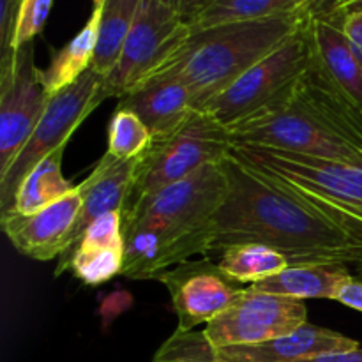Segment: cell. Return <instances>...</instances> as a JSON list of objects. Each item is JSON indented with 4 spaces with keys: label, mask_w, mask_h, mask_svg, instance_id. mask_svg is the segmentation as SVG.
Segmentation results:
<instances>
[{
    "label": "cell",
    "mask_w": 362,
    "mask_h": 362,
    "mask_svg": "<svg viewBox=\"0 0 362 362\" xmlns=\"http://www.w3.org/2000/svg\"><path fill=\"white\" fill-rule=\"evenodd\" d=\"M361 349L356 339L331 331L306 324L290 334L279 336L271 341L258 345L226 346L219 349L223 359L228 362H296L311 359L331 352H349Z\"/></svg>",
    "instance_id": "cell-17"
},
{
    "label": "cell",
    "mask_w": 362,
    "mask_h": 362,
    "mask_svg": "<svg viewBox=\"0 0 362 362\" xmlns=\"http://www.w3.org/2000/svg\"><path fill=\"white\" fill-rule=\"evenodd\" d=\"M81 244L87 246H112L124 247L122 214L120 212H106L88 225L81 237ZM78 250V247H76Z\"/></svg>",
    "instance_id": "cell-28"
},
{
    "label": "cell",
    "mask_w": 362,
    "mask_h": 362,
    "mask_svg": "<svg viewBox=\"0 0 362 362\" xmlns=\"http://www.w3.org/2000/svg\"><path fill=\"white\" fill-rule=\"evenodd\" d=\"M354 267H356L357 278H361V279H362V260L359 262V264H356V265H354Z\"/></svg>",
    "instance_id": "cell-36"
},
{
    "label": "cell",
    "mask_w": 362,
    "mask_h": 362,
    "mask_svg": "<svg viewBox=\"0 0 362 362\" xmlns=\"http://www.w3.org/2000/svg\"><path fill=\"white\" fill-rule=\"evenodd\" d=\"M232 151L255 168L296 187L315 207L362 240V163L251 145H232Z\"/></svg>",
    "instance_id": "cell-5"
},
{
    "label": "cell",
    "mask_w": 362,
    "mask_h": 362,
    "mask_svg": "<svg viewBox=\"0 0 362 362\" xmlns=\"http://www.w3.org/2000/svg\"><path fill=\"white\" fill-rule=\"evenodd\" d=\"M152 362H228L212 345L205 331L175 329L154 354Z\"/></svg>",
    "instance_id": "cell-26"
},
{
    "label": "cell",
    "mask_w": 362,
    "mask_h": 362,
    "mask_svg": "<svg viewBox=\"0 0 362 362\" xmlns=\"http://www.w3.org/2000/svg\"><path fill=\"white\" fill-rule=\"evenodd\" d=\"M218 265L235 285H255L290 267L285 255L264 244H237L219 255Z\"/></svg>",
    "instance_id": "cell-22"
},
{
    "label": "cell",
    "mask_w": 362,
    "mask_h": 362,
    "mask_svg": "<svg viewBox=\"0 0 362 362\" xmlns=\"http://www.w3.org/2000/svg\"><path fill=\"white\" fill-rule=\"evenodd\" d=\"M117 108L136 113L152 138L170 134L197 112L189 88L175 78L165 76H152L138 83L119 99Z\"/></svg>",
    "instance_id": "cell-16"
},
{
    "label": "cell",
    "mask_w": 362,
    "mask_h": 362,
    "mask_svg": "<svg viewBox=\"0 0 362 362\" xmlns=\"http://www.w3.org/2000/svg\"><path fill=\"white\" fill-rule=\"evenodd\" d=\"M311 66L310 20L281 46L240 74L200 112L214 117L226 129L290 98Z\"/></svg>",
    "instance_id": "cell-6"
},
{
    "label": "cell",
    "mask_w": 362,
    "mask_h": 362,
    "mask_svg": "<svg viewBox=\"0 0 362 362\" xmlns=\"http://www.w3.org/2000/svg\"><path fill=\"white\" fill-rule=\"evenodd\" d=\"M21 0H0V73L14 64V37H16L18 16Z\"/></svg>",
    "instance_id": "cell-29"
},
{
    "label": "cell",
    "mask_w": 362,
    "mask_h": 362,
    "mask_svg": "<svg viewBox=\"0 0 362 362\" xmlns=\"http://www.w3.org/2000/svg\"><path fill=\"white\" fill-rule=\"evenodd\" d=\"M232 145L362 163V113L311 69L288 99L230 127Z\"/></svg>",
    "instance_id": "cell-2"
},
{
    "label": "cell",
    "mask_w": 362,
    "mask_h": 362,
    "mask_svg": "<svg viewBox=\"0 0 362 362\" xmlns=\"http://www.w3.org/2000/svg\"><path fill=\"white\" fill-rule=\"evenodd\" d=\"M306 21L300 13H290L197 28L148 78L165 76L182 81L193 94L198 110L281 46Z\"/></svg>",
    "instance_id": "cell-3"
},
{
    "label": "cell",
    "mask_w": 362,
    "mask_h": 362,
    "mask_svg": "<svg viewBox=\"0 0 362 362\" xmlns=\"http://www.w3.org/2000/svg\"><path fill=\"white\" fill-rule=\"evenodd\" d=\"M122 267L124 247L81 244L67 262L66 271L73 272L85 285L99 286L122 274Z\"/></svg>",
    "instance_id": "cell-24"
},
{
    "label": "cell",
    "mask_w": 362,
    "mask_h": 362,
    "mask_svg": "<svg viewBox=\"0 0 362 362\" xmlns=\"http://www.w3.org/2000/svg\"><path fill=\"white\" fill-rule=\"evenodd\" d=\"M80 212L81 194L74 187L59 202L32 214H0V225L9 243L23 257L39 262L59 260L69 250Z\"/></svg>",
    "instance_id": "cell-13"
},
{
    "label": "cell",
    "mask_w": 362,
    "mask_h": 362,
    "mask_svg": "<svg viewBox=\"0 0 362 362\" xmlns=\"http://www.w3.org/2000/svg\"><path fill=\"white\" fill-rule=\"evenodd\" d=\"M49 99L34 62V45L28 42L18 49L13 66L0 73V175L34 133Z\"/></svg>",
    "instance_id": "cell-11"
},
{
    "label": "cell",
    "mask_w": 362,
    "mask_h": 362,
    "mask_svg": "<svg viewBox=\"0 0 362 362\" xmlns=\"http://www.w3.org/2000/svg\"><path fill=\"white\" fill-rule=\"evenodd\" d=\"M92 2H94V6H99V4H101L103 0H92Z\"/></svg>",
    "instance_id": "cell-38"
},
{
    "label": "cell",
    "mask_w": 362,
    "mask_h": 362,
    "mask_svg": "<svg viewBox=\"0 0 362 362\" xmlns=\"http://www.w3.org/2000/svg\"><path fill=\"white\" fill-rule=\"evenodd\" d=\"M156 281L166 286L175 310L177 329L193 331L225 313L244 288L230 281L209 257L187 260L163 272Z\"/></svg>",
    "instance_id": "cell-12"
},
{
    "label": "cell",
    "mask_w": 362,
    "mask_h": 362,
    "mask_svg": "<svg viewBox=\"0 0 362 362\" xmlns=\"http://www.w3.org/2000/svg\"><path fill=\"white\" fill-rule=\"evenodd\" d=\"M141 0H103L98 48L90 69L103 78L112 73L122 49L124 41L140 11Z\"/></svg>",
    "instance_id": "cell-21"
},
{
    "label": "cell",
    "mask_w": 362,
    "mask_h": 362,
    "mask_svg": "<svg viewBox=\"0 0 362 362\" xmlns=\"http://www.w3.org/2000/svg\"><path fill=\"white\" fill-rule=\"evenodd\" d=\"M304 0H212L193 21L191 30L237 21H255L299 13Z\"/></svg>",
    "instance_id": "cell-23"
},
{
    "label": "cell",
    "mask_w": 362,
    "mask_h": 362,
    "mask_svg": "<svg viewBox=\"0 0 362 362\" xmlns=\"http://www.w3.org/2000/svg\"><path fill=\"white\" fill-rule=\"evenodd\" d=\"M349 265L311 264L290 265L279 274L250 285L258 292L274 293L288 299H331L334 300L339 286L350 278Z\"/></svg>",
    "instance_id": "cell-18"
},
{
    "label": "cell",
    "mask_w": 362,
    "mask_h": 362,
    "mask_svg": "<svg viewBox=\"0 0 362 362\" xmlns=\"http://www.w3.org/2000/svg\"><path fill=\"white\" fill-rule=\"evenodd\" d=\"M136 166L138 158L119 159L105 152L90 175L83 182L78 184L76 187L81 194V212L76 226H74L73 237H71L69 250L57 260L55 276L66 272L67 262L73 257L76 247L80 246L85 230L94 219L106 214V212H120L122 214Z\"/></svg>",
    "instance_id": "cell-15"
},
{
    "label": "cell",
    "mask_w": 362,
    "mask_h": 362,
    "mask_svg": "<svg viewBox=\"0 0 362 362\" xmlns=\"http://www.w3.org/2000/svg\"><path fill=\"white\" fill-rule=\"evenodd\" d=\"M99 23H101V4L94 6L83 28L52 57L49 66L45 71L41 69L42 83L49 95L73 85L78 78L90 69L98 48Z\"/></svg>",
    "instance_id": "cell-19"
},
{
    "label": "cell",
    "mask_w": 362,
    "mask_h": 362,
    "mask_svg": "<svg viewBox=\"0 0 362 362\" xmlns=\"http://www.w3.org/2000/svg\"><path fill=\"white\" fill-rule=\"evenodd\" d=\"M334 300H338L343 306L350 308V310H356L362 313V279L356 278V276H350V278L346 279V281H343V285L339 286Z\"/></svg>",
    "instance_id": "cell-30"
},
{
    "label": "cell",
    "mask_w": 362,
    "mask_h": 362,
    "mask_svg": "<svg viewBox=\"0 0 362 362\" xmlns=\"http://www.w3.org/2000/svg\"><path fill=\"white\" fill-rule=\"evenodd\" d=\"M308 324L304 300L244 288L239 299L205 325V334L216 349L258 345L290 334Z\"/></svg>",
    "instance_id": "cell-10"
},
{
    "label": "cell",
    "mask_w": 362,
    "mask_h": 362,
    "mask_svg": "<svg viewBox=\"0 0 362 362\" xmlns=\"http://www.w3.org/2000/svg\"><path fill=\"white\" fill-rule=\"evenodd\" d=\"M230 151V131L200 110L170 134L152 138L147 151L138 158L122 223L165 187L193 175L204 166L225 161Z\"/></svg>",
    "instance_id": "cell-4"
},
{
    "label": "cell",
    "mask_w": 362,
    "mask_h": 362,
    "mask_svg": "<svg viewBox=\"0 0 362 362\" xmlns=\"http://www.w3.org/2000/svg\"><path fill=\"white\" fill-rule=\"evenodd\" d=\"M311 66L322 83L362 113V64L341 28L338 14L310 20Z\"/></svg>",
    "instance_id": "cell-14"
},
{
    "label": "cell",
    "mask_w": 362,
    "mask_h": 362,
    "mask_svg": "<svg viewBox=\"0 0 362 362\" xmlns=\"http://www.w3.org/2000/svg\"><path fill=\"white\" fill-rule=\"evenodd\" d=\"M165 2L168 4V6L175 7V9H177V7H179V0H165Z\"/></svg>",
    "instance_id": "cell-37"
},
{
    "label": "cell",
    "mask_w": 362,
    "mask_h": 362,
    "mask_svg": "<svg viewBox=\"0 0 362 362\" xmlns=\"http://www.w3.org/2000/svg\"><path fill=\"white\" fill-rule=\"evenodd\" d=\"M191 34V27L165 0H141L133 27L124 41L112 73L103 81L99 98L120 99L151 76Z\"/></svg>",
    "instance_id": "cell-9"
},
{
    "label": "cell",
    "mask_w": 362,
    "mask_h": 362,
    "mask_svg": "<svg viewBox=\"0 0 362 362\" xmlns=\"http://www.w3.org/2000/svg\"><path fill=\"white\" fill-rule=\"evenodd\" d=\"M296 362H362V349L349 350V352L322 354V356L311 357V359L296 361Z\"/></svg>",
    "instance_id": "cell-33"
},
{
    "label": "cell",
    "mask_w": 362,
    "mask_h": 362,
    "mask_svg": "<svg viewBox=\"0 0 362 362\" xmlns=\"http://www.w3.org/2000/svg\"><path fill=\"white\" fill-rule=\"evenodd\" d=\"M228 194L225 161L204 166L193 175L159 191L138 209L122 228L141 226L212 246L214 219ZM211 253V251H209Z\"/></svg>",
    "instance_id": "cell-7"
},
{
    "label": "cell",
    "mask_w": 362,
    "mask_h": 362,
    "mask_svg": "<svg viewBox=\"0 0 362 362\" xmlns=\"http://www.w3.org/2000/svg\"><path fill=\"white\" fill-rule=\"evenodd\" d=\"M339 0H304L299 13L306 20H315V18H325L334 14Z\"/></svg>",
    "instance_id": "cell-32"
},
{
    "label": "cell",
    "mask_w": 362,
    "mask_h": 362,
    "mask_svg": "<svg viewBox=\"0 0 362 362\" xmlns=\"http://www.w3.org/2000/svg\"><path fill=\"white\" fill-rule=\"evenodd\" d=\"M211 2L212 0H179L177 11H179L180 16L189 23V21H193Z\"/></svg>",
    "instance_id": "cell-34"
},
{
    "label": "cell",
    "mask_w": 362,
    "mask_h": 362,
    "mask_svg": "<svg viewBox=\"0 0 362 362\" xmlns=\"http://www.w3.org/2000/svg\"><path fill=\"white\" fill-rule=\"evenodd\" d=\"M339 16V14H338ZM341 20V28L352 46L354 53L362 64V13L349 14V16H339Z\"/></svg>",
    "instance_id": "cell-31"
},
{
    "label": "cell",
    "mask_w": 362,
    "mask_h": 362,
    "mask_svg": "<svg viewBox=\"0 0 362 362\" xmlns=\"http://www.w3.org/2000/svg\"><path fill=\"white\" fill-rule=\"evenodd\" d=\"M52 6L53 0H21L16 37H14V52L23 48L25 45L34 41L35 35L41 34Z\"/></svg>",
    "instance_id": "cell-27"
},
{
    "label": "cell",
    "mask_w": 362,
    "mask_h": 362,
    "mask_svg": "<svg viewBox=\"0 0 362 362\" xmlns=\"http://www.w3.org/2000/svg\"><path fill=\"white\" fill-rule=\"evenodd\" d=\"M228 194L214 219L209 258L237 244H264L290 265H356L362 240L315 207L296 187L255 168L230 151Z\"/></svg>",
    "instance_id": "cell-1"
},
{
    "label": "cell",
    "mask_w": 362,
    "mask_h": 362,
    "mask_svg": "<svg viewBox=\"0 0 362 362\" xmlns=\"http://www.w3.org/2000/svg\"><path fill=\"white\" fill-rule=\"evenodd\" d=\"M151 140V131L136 113L115 108L108 126V154L119 159H136L147 151Z\"/></svg>",
    "instance_id": "cell-25"
},
{
    "label": "cell",
    "mask_w": 362,
    "mask_h": 362,
    "mask_svg": "<svg viewBox=\"0 0 362 362\" xmlns=\"http://www.w3.org/2000/svg\"><path fill=\"white\" fill-rule=\"evenodd\" d=\"M62 154L64 148H59L25 175V179L18 186L13 209L9 212L32 214L59 202L76 187L64 177Z\"/></svg>",
    "instance_id": "cell-20"
},
{
    "label": "cell",
    "mask_w": 362,
    "mask_h": 362,
    "mask_svg": "<svg viewBox=\"0 0 362 362\" xmlns=\"http://www.w3.org/2000/svg\"><path fill=\"white\" fill-rule=\"evenodd\" d=\"M362 13V0H339L334 14L339 16H349V14Z\"/></svg>",
    "instance_id": "cell-35"
},
{
    "label": "cell",
    "mask_w": 362,
    "mask_h": 362,
    "mask_svg": "<svg viewBox=\"0 0 362 362\" xmlns=\"http://www.w3.org/2000/svg\"><path fill=\"white\" fill-rule=\"evenodd\" d=\"M105 78L88 69L73 85L52 95L34 133L23 145L20 154L4 175H0V214L13 209L18 186L35 165L59 148H66L67 141L85 119L101 105Z\"/></svg>",
    "instance_id": "cell-8"
}]
</instances>
